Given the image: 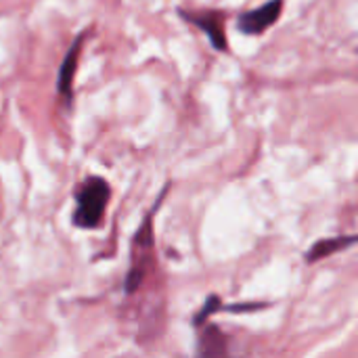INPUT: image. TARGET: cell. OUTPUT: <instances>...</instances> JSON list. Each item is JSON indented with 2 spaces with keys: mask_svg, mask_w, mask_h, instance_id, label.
Listing matches in <instances>:
<instances>
[{
  "mask_svg": "<svg viewBox=\"0 0 358 358\" xmlns=\"http://www.w3.org/2000/svg\"><path fill=\"white\" fill-rule=\"evenodd\" d=\"M107 201H109V185L99 176L88 178L78 193V210L73 214V222L82 229L96 227L105 214Z\"/></svg>",
  "mask_w": 358,
  "mask_h": 358,
  "instance_id": "1",
  "label": "cell"
},
{
  "mask_svg": "<svg viewBox=\"0 0 358 358\" xmlns=\"http://www.w3.org/2000/svg\"><path fill=\"white\" fill-rule=\"evenodd\" d=\"M281 10H283V0H268L266 4L241 15L239 29L245 34H262L279 19Z\"/></svg>",
  "mask_w": 358,
  "mask_h": 358,
  "instance_id": "2",
  "label": "cell"
},
{
  "mask_svg": "<svg viewBox=\"0 0 358 358\" xmlns=\"http://www.w3.org/2000/svg\"><path fill=\"white\" fill-rule=\"evenodd\" d=\"M199 358H229V344L222 331L214 325H208L201 334Z\"/></svg>",
  "mask_w": 358,
  "mask_h": 358,
  "instance_id": "3",
  "label": "cell"
},
{
  "mask_svg": "<svg viewBox=\"0 0 358 358\" xmlns=\"http://www.w3.org/2000/svg\"><path fill=\"white\" fill-rule=\"evenodd\" d=\"M84 36H80L73 46L69 48L63 65H61V71H59V90L63 96H69L71 92V82H73V73H76V63H78V55H80V44H82Z\"/></svg>",
  "mask_w": 358,
  "mask_h": 358,
  "instance_id": "4",
  "label": "cell"
},
{
  "mask_svg": "<svg viewBox=\"0 0 358 358\" xmlns=\"http://www.w3.org/2000/svg\"><path fill=\"white\" fill-rule=\"evenodd\" d=\"M355 241H357L355 235H350V237H336V239H323V241L315 243V248L306 254V262H317L321 258H327L334 252H340L344 248H350Z\"/></svg>",
  "mask_w": 358,
  "mask_h": 358,
  "instance_id": "5",
  "label": "cell"
},
{
  "mask_svg": "<svg viewBox=\"0 0 358 358\" xmlns=\"http://www.w3.org/2000/svg\"><path fill=\"white\" fill-rule=\"evenodd\" d=\"M187 19H191L193 23H197L212 40V44L218 48V50H227V38H224V31H222V25L216 17L212 15H203V17H191V15H185Z\"/></svg>",
  "mask_w": 358,
  "mask_h": 358,
  "instance_id": "6",
  "label": "cell"
},
{
  "mask_svg": "<svg viewBox=\"0 0 358 358\" xmlns=\"http://www.w3.org/2000/svg\"><path fill=\"white\" fill-rule=\"evenodd\" d=\"M218 304H220V302H218V298H216V296H212V298H210V300L206 302V308H203V310H201V313H199V315L195 317V323H201V321H203L206 317H210V315H212V313L216 310L214 306H218Z\"/></svg>",
  "mask_w": 358,
  "mask_h": 358,
  "instance_id": "7",
  "label": "cell"
}]
</instances>
